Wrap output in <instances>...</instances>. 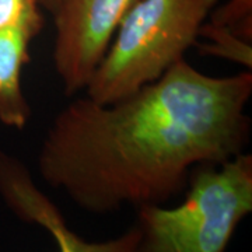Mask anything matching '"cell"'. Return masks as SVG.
<instances>
[{"label": "cell", "instance_id": "5b68a950", "mask_svg": "<svg viewBox=\"0 0 252 252\" xmlns=\"http://www.w3.org/2000/svg\"><path fill=\"white\" fill-rule=\"evenodd\" d=\"M0 196L20 220L46 230L58 252H137L140 231L136 224L105 241H89L74 233L59 207L34 184L27 167L1 150Z\"/></svg>", "mask_w": 252, "mask_h": 252}, {"label": "cell", "instance_id": "277c9868", "mask_svg": "<svg viewBox=\"0 0 252 252\" xmlns=\"http://www.w3.org/2000/svg\"><path fill=\"white\" fill-rule=\"evenodd\" d=\"M140 0H62L55 10V72L67 95L84 90L122 20Z\"/></svg>", "mask_w": 252, "mask_h": 252}, {"label": "cell", "instance_id": "ba28073f", "mask_svg": "<svg viewBox=\"0 0 252 252\" xmlns=\"http://www.w3.org/2000/svg\"><path fill=\"white\" fill-rule=\"evenodd\" d=\"M207 21L228 28L235 35L252 41V0H228L210 11Z\"/></svg>", "mask_w": 252, "mask_h": 252}, {"label": "cell", "instance_id": "8992f818", "mask_svg": "<svg viewBox=\"0 0 252 252\" xmlns=\"http://www.w3.org/2000/svg\"><path fill=\"white\" fill-rule=\"evenodd\" d=\"M42 27L44 17L35 7L16 24L0 30V122L18 130L31 118L21 86L23 69L30 61V45Z\"/></svg>", "mask_w": 252, "mask_h": 252}, {"label": "cell", "instance_id": "30bf717a", "mask_svg": "<svg viewBox=\"0 0 252 252\" xmlns=\"http://www.w3.org/2000/svg\"><path fill=\"white\" fill-rule=\"evenodd\" d=\"M62 0H39V6L45 7L49 13H54L55 10L59 7Z\"/></svg>", "mask_w": 252, "mask_h": 252}, {"label": "cell", "instance_id": "7a4b0ae2", "mask_svg": "<svg viewBox=\"0 0 252 252\" xmlns=\"http://www.w3.org/2000/svg\"><path fill=\"white\" fill-rule=\"evenodd\" d=\"M219 0H140L122 20L87 84L86 97L112 104L158 80L198 42Z\"/></svg>", "mask_w": 252, "mask_h": 252}, {"label": "cell", "instance_id": "3957f363", "mask_svg": "<svg viewBox=\"0 0 252 252\" xmlns=\"http://www.w3.org/2000/svg\"><path fill=\"white\" fill-rule=\"evenodd\" d=\"M178 206L137 207V252H225L252 212V156L198 167Z\"/></svg>", "mask_w": 252, "mask_h": 252}, {"label": "cell", "instance_id": "9c48e42d", "mask_svg": "<svg viewBox=\"0 0 252 252\" xmlns=\"http://www.w3.org/2000/svg\"><path fill=\"white\" fill-rule=\"evenodd\" d=\"M35 7H39V0H0V30L16 24Z\"/></svg>", "mask_w": 252, "mask_h": 252}, {"label": "cell", "instance_id": "6da1fadb", "mask_svg": "<svg viewBox=\"0 0 252 252\" xmlns=\"http://www.w3.org/2000/svg\"><path fill=\"white\" fill-rule=\"evenodd\" d=\"M251 95V70L215 77L181 59L112 104L74 99L44 136L39 177L94 215L164 205L192 170L243 153Z\"/></svg>", "mask_w": 252, "mask_h": 252}, {"label": "cell", "instance_id": "52a82bcc", "mask_svg": "<svg viewBox=\"0 0 252 252\" xmlns=\"http://www.w3.org/2000/svg\"><path fill=\"white\" fill-rule=\"evenodd\" d=\"M205 38L206 44L199 45V52L203 55L223 58L238 63L247 70L252 69V45L250 41L235 35L228 28L205 21L199 31V38Z\"/></svg>", "mask_w": 252, "mask_h": 252}]
</instances>
